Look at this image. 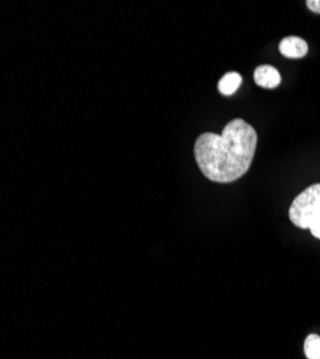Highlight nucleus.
<instances>
[{"mask_svg": "<svg viewBox=\"0 0 320 359\" xmlns=\"http://www.w3.org/2000/svg\"><path fill=\"white\" fill-rule=\"evenodd\" d=\"M242 75L237 72H228L218 81V91L221 95L230 97L235 94L242 85Z\"/></svg>", "mask_w": 320, "mask_h": 359, "instance_id": "5", "label": "nucleus"}, {"mask_svg": "<svg viewBox=\"0 0 320 359\" xmlns=\"http://www.w3.org/2000/svg\"><path fill=\"white\" fill-rule=\"evenodd\" d=\"M279 49L284 57L300 59L307 53L309 46H307V42L299 36H287L281 39Z\"/></svg>", "mask_w": 320, "mask_h": 359, "instance_id": "3", "label": "nucleus"}, {"mask_svg": "<svg viewBox=\"0 0 320 359\" xmlns=\"http://www.w3.org/2000/svg\"><path fill=\"white\" fill-rule=\"evenodd\" d=\"M288 217L296 227L309 230L320 219V183L303 190L288 208Z\"/></svg>", "mask_w": 320, "mask_h": 359, "instance_id": "2", "label": "nucleus"}, {"mask_svg": "<svg viewBox=\"0 0 320 359\" xmlns=\"http://www.w3.org/2000/svg\"><path fill=\"white\" fill-rule=\"evenodd\" d=\"M257 148V133L244 119L236 118L220 135L201 134L194 144V158L209 180L227 184L242 178L250 168Z\"/></svg>", "mask_w": 320, "mask_h": 359, "instance_id": "1", "label": "nucleus"}, {"mask_svg": "<svg viewBox=\"0 0 320 359\" xmlns=\"http://www.w3.org/2000/svg\"><path fill=\"white\" fill-rule=\"evenodd\" d=\"M254 82L261 88L273 89L280 85L281 76L274 67L261 65V67L256 68V71H254Z\"/></svg>", "mask_w": 320, "mask_h": 359, "instance_id": "4", "label": "nucleus"}, {"mask_svg": "<svg viewBox=\"0 0 320 359\" xmlns=\"http://www.w3.org/2000/svg\"><path fill=\"white\" fill-rule=\"evenodd\" d=\"M306 5H307L309 11H312L313 13L320 15V0H307Z\"/></svg>", "mask_w": 320, "mask_h": 359, "instance_id": "7", "label": "nucleus"}, {"mask_svg": "<svg viewBox=\"0 0 320 359\" xmlns=\"http://www.w3.org/2000/svg\"><path fill=\"white\" fill-rule=\"evenodd\" d=\"M305 355L309 359H320V337L309 335L305 341Z\"/></svg>", "mask_w": 320, "mask_h": 359, "instance_id": "6", "label": "nucleus"}]
</instances>
